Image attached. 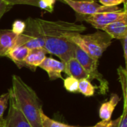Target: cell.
Wrapping results in <instances>:
<instances>
[{
    "mask_svg": "<svg viewBox=\"0 0 127 127\" xmlns=\"http://www.w3.org/2000/svg\"><path fill=\"white\" fill-rule=\"evenodd\" d=\"M48 53L43 48H35L29 51V53L24 60V67L35 71L36 68L42 63Z\"/></svg>",
    "mask_w": 127,
    "mask_h": 127,
    "instance_id": "10",
    "label": "cell"
},
{
    "mask_svg": "<svg viewBox=\"0 0 127 127\" xmlns=\"http://www.w3.org/2000/svg\"><path fill=\"white\" fill-rule=\"evenodd\" d=\"M29 51L30 49L24 45H15L9 51L6 57L10 59L19 68H22L24 67V60Z\"/></svg>",
    "mask_w": 127,
    "mask_h": 127,
    "instance_id": "15",
    "label": "cell"
},
{
    "mask_svg": "<svg viewBox=\"0 0 127 127\" xmlns=\"http://www.w3.org/2000/svg\"><path fill=\"white\" fill-rule=\"evenodd\" d=\"M78 85H79V80L73 77L68 76L63 80L64 88L68 92L71 93L78 92Z\"/></svg>",
    "mask_w": 127,
    "mask_h": 127,
    "instance_id": "20",
    "label": "cell"
},
{
    "mask_svg": "<svg viewBox=\"0 0 127 127\" xmlns=\"http://www.w3.org/2000/svg\"><path fill=\"white\" fill-rule=\"evenodd\" d=\"M9 91L31 127H43L40 117L42 106L36 92L15 74L12 76V86Z\"/></svg>",
    "mask_w": 127,
    "mask_h": 127,
    "instance_id": "2",
    "label": "cell"
},
{
    "mask_svg": "<svg viewBox=\"0 0 127 127\" xmlns=\"http://www.w3.org/2000/svg\"><path fill=\"white\" fill-rule=\"evenodd\" d=\"M79 15H92L98 13L118 11L121 10L118 6L107 7L95 0H63Z\"/></svg>",
    "mask_w": 127,
    "mask_h": 127,
    "instance_id": "6",
    "label": "cell"
},
{
    "mask_svg": "<svg viewBox=\"0 0 127 127\" xmlns=\"http://www.w3.org/2000/svg\"><path fill=\"white\" fill-rule=\"evenodd\" d=\"M121 44H122V48H123V51H124V57L125 60V63L127 65V36L121 39Z\"/></svg>",
    "mask_w": 127,
    "mask_h": 127,
    "instance_id": "27",
    "label": "cell"
},
{
    "mask_svg": "<svg viewBox=\"0 0 127 127\" xmlns=\"http://www.w3.org/2000/svg\"><path fill=\"white\" fill-rule=\"evenodd\" d=\"M25 29V22L20 21V20H17L16 22H13V28L12 30L17 34H21L24 32Z\"/></svg>",
    "mask_w": 127,
    "mask_h": 127,
    "instance_id": "23",
    "label": "cell"
},
{
    "mask_svg": "<svg viewBox=\"0 0 127 127\" xmlns=\"http://www.w3.org/2000/svg\"><path fill=\"white\" fill-rule=\"evenodd\" d=\"M64 72L68 76L73 77L78 80L83 79L89 80V75L74 57L71 58L66 63H65Z\"/></svg>",
    "mask_w": 127,
    "mask_h": 127,
    "instance_id": "12",
    "label": "cell"
},
{
    "mask_svg": "<svg viewBox=\"0 0 127 127\" xmlns=\"http://www.w3.org/2000/svg\"><path fill=\"white\" fill-rule=\"evenodd\" d=\"M10 98V92L9 90L2 95H0V123L3 120V115L5 110L7 109Z\"/></svg>",
    "mask_w": 127,
    "mask_h": 127,
    "instance_id": "21",
    "label": "cell"
},
{
    "mask_svg": "<svg viewBox=\"0 0 127 127\" xmlns=\"http://www.w3.org/2000/svg\"><path fill=\"white\" fill-rule=\"evenodd\" d=\"M74 58L88 73L89 75V80L98 81L99 86H97V89H99V93L103 95H106L109 90V82L98 71V60L90 57L77 45L74 50Z\"/></svg>",
    "mask_w": 127,
    "mask_h": 127,
    "instance_id": "4",
    "label": "cell"
},
{
    "mask_svg": "<svg viewBox=\"0 0 127 127\" xmlns=\"http://www.w3.org/2000/svg\"><path fill=\"white\" fill-rule=\"evenodd\" d=\"M121 101V97L115 93H112L110 95V98L108 101L103 102L99 109V117L101 120H110L112 119V114Z\"/></svg>",
    "mask_w": 127,
    "mask_h": 127,
    "instance_id": "13",
    "label": "cell"
},
{
    "mask_svg": "<svg viewBox=\"0 0 127 127\" xmlns=\"http://www.w3.org/2000/svg\"><path fill=\"white\" fill-rule=\"evenodd\" d=\"M25 22V29L23 33L42 37L46 52L57 56L64 64L74 57L76 45L69 37L86 31V27L83 24L63 20L49 21L39 18H28Z\"/></svg>",
    "mask_w": 127,
    "mask_h": 127,
    "instance_id": "1",
    "label": "cell"
},
{
    "mask_svg": "<svg viewBox=\"0 0 127 127\" xmlns=\"http://www.w3.org/2000/svg\"><path fill=\"white\" fill-rule=\"evenodd\" d=\"M96 89L97 86L92 85L89 80L83 79L79 80L78 92L86 97H92L95 93Z\"/></svg>",
    "mask_w": 127,
    "mask_h": 127,
    "instance_id": "18",
    "label": "cell"
},
{
    "mask_svg": "<svg viewBox=\"0 0 127 127\" xmlns=\"http://www.w3.org/2000/svg\"><path fill=\"white\" fill-rule=\"evenodd\" d=\"M127 18V12L125 4L124 10L121 9L118 11L103 12L92 15H79L77 19H80L89 23L96 29L102 30L106 25Z\"/></svg>",
    "mask_w": 127,
    "mask_h": 127,
    "instance_id": "5",
    "label": "cell"
},
{
    "mask_svg": "<svg viewBox=\"0 0 127 127\" xmlns=\"http://www.w3.org/2000/svg\"><path fill=\"white\" fill-rule=\"evenodd\" d=\"M10 6L16 4H26L38 7L48 12H52L55 0H4Z\"/></svg>",
    "mask_w": 127,
    "mask_h": 127,
    "instance_id": "16",
    "label": "cell"
},
{
    "mask_svg": "<svg viewBox=\"0 0 127 127\" xmlns=\"http://www.w3.org/2000/svg\"><path fill=\"white\" fill-rule=\"evenodd\" d=\"M112 39H123L127 36V18L106 25L103 29Z\"/></svg>",
    "mask_w": 127,
    "mask_h": 127,
    "instance_id": "9",
    "label": "cell"
},
{
    "mask_svg": "<svg viewBox=\"0 0 127 127\" xmlns=\"http://www.w3.org/2000/svg\"><path fill=\"white\" fill-rule=\"evenodd\" d=\"M39 67L47 72L51 80L63 79L62 73L64 72L65 64L61 61L46 57Z\"/></svg>",
    "mask_w": 127,
    "mask_h": 127,
    "instance_id": "8",
    "label": "cell"
},
{
    "mask_svg": "<svg viewBox=\"0 0 127 127\" xmlns=\"http://www.w3.org/2000/svg\"><path fill=\"white\" fill-rule=\"evenodd\" d=\"M117 127H127V106H124V109L120 116V121Z\"/></svg>",
    "mask_w": 127,
    "mask_h": 127,
    "instance_id": "25",
    "label": "cell"
},
{
    "mask_svg": "<svg viewBox=\"0 0 127 127\" xmlns=\"http://www.w3.org/2000/svg\"><path fill=\"white\" fill-rule=\"evenodd\" d=\"M12 6L8 4L4 0H0V19L4 16V14L11 8Z\"/></svg>",
    "mask_w": 127,
    "mask_h": 127,
    "instance_id": "26",
    "label": "cell"
},
{
    "mask_svg": "<svg viewBox=\"0 0 127 127\" xmlns=\"http://www.w3.org/2000/svg\"><path fill=\"white\" fill-rule=\"evenodd\" d=\"M41 121L43 127H71L70 125L59 122L57 121H55L51 118H49L48 115H46L43 111L40 113Z\"/></svg>",
    "mask_w": 127,
    "mask_h": 127,
    "instance_id": "19",
    "label": "cell"
},
{
    "mask_svg": "<svg viewBox=\"0 0 127 127\" xmlns=\"http://www.w3.org/2000/svg\"><path fill=\"white\" fill-rule=\"evenodd\" d=\"M69 39L90 57L97 60L111 45L112 40L104 31H97L86 35L77 33L71 36Z\"/></svg>",
    "mask_w": 127,
    "mask_h": 127,
    "instance_id": "3",
    "label": "cell"
},
{
    "mask_svg": "<svg viewBox=\"0 0 127 127\" xmlns=\"http://www.w3.org/2000/svg\"><path fill=\"white\" fill-rule=\"evenodd\" d=\"M119 121H120V117L115 120H112V119H110V120H101V121L98 122L95 125H94L92 127H117L118 124H119Z\"/></svg>",
    "mask_w": 127,
    "mask_h": 127,
    "instance_id": "22",
    "label": "cell"
},
{
    "mask_svg": "<svg viewBox=\"0 0 127 127\" xmlns=\"http://www.w3.org/2000/svg\"><path fill=\"white\" fill-rule=\"evenodd\" d=\"M18 35L13 30L0 31V57H6L9 51L16 45Z\"/></svg>",
    "mask_w": 127,
    "mask_h": 127,
    "instance_id": "11",
    "label": "cell"
},
{
    "mask_svg": "<svg viewBox=\"0 0 127 127\" xmlns=\"http://www.w3.org/2000/svg\"><path fill=\"white\" fill-rule=\"evenodd\" d=\"M118 80L121 86L124 99V106H127V68L120 65L117 69Z\"/></svg>",
    "mask_w": 127,
    "mask_h": 127,
    "instance_id": "17",
    "label": "cell"
},
{
    "mask_svg": "<svg viewBox=\"0 0 127 127\" xmlns=\"http://www.w3.org/2000/svg\"><path fill=\"white\" fill-rule=\"evenodd\" d=\"M0 127H31L16 106L10 92L8 103V112L6 118H3L0 123Z\"/></svg>",
    "mask_w": 127,
    "mask_h": 127,
    "instance_id": "7",
    "label": "cell"
},
{
    "mask_svg": "<svg viewBox=\"0 0 127 127\" xmlns=\"http://www.w3.org/2000/svg\"><path fill=\"white\" fill-rule=\"evenodd\" d=\"M16 45H24L30 50L41 48H44L45 40L42 37H35L22 33L18 35Z\"/></svg>",
    "mask_w": 127,
    "mask_h": 127,
    "instance_id": "14",
    "label": "cell"
},
{
    "mask_svg": "<svg viewBox=\"0 0 127 127\" xmlns=\"http://www.w3.org/2000/svg\"><path fill=\"white\" fill-rule=\"evenodd\" d=\"M100 4L107 7H115L119 4L124 3L126 4L127 0H98Z\"/></svg>",
    "mask_w": 127,
    "mask_h": 127,
    "instance_id": "24",
    "label": "cell"
}]
</instances>
